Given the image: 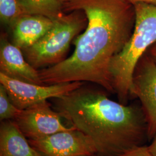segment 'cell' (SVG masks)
Segmentation results:
<instances>
[{"mask_svg":"<svg viewBox=\"0 0 156 156\" xmlns=\"http://www.w3.org/2000/svg\"><path fill=\"white\" fill-rule=\"evenodd\" d=\"M83 12L87 24L68 58L39 71L47 85L90 82L115 93L110 66L134 30V5L127 0H66L64 12Z\"/></svg>","mask_w":156,"mask_h":156,"instance_id":"cell-1","label":"cell"},{"mask_svg":"<svg viewBox=\"0 0 156 156\" xmlns=\"http://www.w3.org/2000/svg\"><path fill=\"white\" fill-rule=\"evenodd\" d=\"M55 109L71 126L88 136L100 156H120L140 146L147 136L143 109L81 86L55 98Z\"/></svg>","mask_w":156,"mask_h":156,"instance_id":"cell-2","label":"cell"},{"mask_svg":"<svg viewBox=\"0 0 156 156\" xmlns=\"http://www.w3.org/2000/svg\"><path fill=\"white\" fill-rule=\"evenodd\" d=\"M134 30L127 42L112 60L110 73L115 93L126 104L131 95L134 73L146 50L156 43V6L145 3L134 4Z\"/></svg>","mask_w":156,"mask_h":156,"instance_id":"cell-3","label":"cell"},{"mask_svg":"<svg viewBox=\"0 0 156 156\" xmlns=\"http://www.w3.org/2000/svg\"><path fill=\"white\" fill-rule=\"evenodd\" d=\"M87 24L83 12L76 10L65 13L53 20L52 27L42 38L22 50L27 62L35 69L62 62L73 39Z\"/></svg>","mask_w":156,"mask_h":156,"instance_id":"cell-4","label":"cell"},{"mask_svg":"<svg viewBox=\"0 0 156 156\" xmlns=\"http://www.w3.org/2000/svg\"><path fill=\"white\" fill-rule=\"evenodd\" d=\"M0 84L5 88L12 103L24 110L49 98H59L80 87L83 82L39 85L10 78L0 73Z\"/></svg>","mask_w":156,"mask_h":156,"instance_id":"cell-5","label":"cell"},{"mask_svg":"<svg viewBox=\"0 0 156 156\" xmlns=\"http://www.w3.org/2000/svg\"><path fill=\"white\" fill-rule=\"evenodd\" d=\"M62 118L44 101L21 110L13 120L28 140H36L73 128L64 126Z\"/></svg>","mask_w":156,"mask_h":156,"instance_id":"cell-6","label":"cell"},{"mask_svg":"<svg viewBox=\"0 0 156 156\" xmlns=\"http://www.w3.org/2000/svg\"><path fill=\"white\" fill-rule=\"evenodd\" d=\"M28 141L43 156H93L97 154L92 140L74 127L41 139Z\"/></svg>","mask_w":156,"mask_h":156,"instance_id":"cell-7","label":"cell"},{"mask_svg":"<svg viewBox=\"0 0 156 156\" xmlns=\"http://www.w3.org/2000/svg\"><path fill=\"white\" fill-rule=\"evenodd\" d=\"M131 95L141 102L147 126V136L156 133V63L145 54L136 67Z\"/></svg>","mask_w":156,"mask_h":156,"instance_id":"cell-8","label":"cell"},{"mask_svg":"<svg viewBox=\"0 0 156 156\" xmlns=\"http://www.w3.org/2000/svg\"><path fill=\"white\" fill-rule=\"evenodd\" d=\"M22 50L1 37L0 46V69L6 76L30 83L44 85L39 71L30 65Z\"/></svg>","mask_w":156,"mask_h":156,"instance_id":"cell-9","label":"cell"},{"mask_svg":"<svg viewBox=\"0 0 156 156\" xmlns=\"http://www.w3.org/2000/svg\"><path fill=\"white\" fill-rule=\"evenodd\" d=\"M53 25V21L49 17L39 15L23 14L10 27L13 44L22 50L27 49L42 38Z\"/></svg>","mask_w":156,"mask_h":156,"instance_id":"cell-10","label":"cell"},{"mask_svg":"<svg viewBox=\"0 0 156 156\" xmlns=\"http://www.w3.org/2000/svg\"><path fill=\"white\" fill-rule=\"evenodd\" d=\"M0 156H43L30 145L13 120L2 121L0 125Z\"/></svg>","mask_w":156,"mask_h":156,"instance_id":"cell-11","label":"cell"},{"mask_svg":"<svg viewBox=\"0 0 156 156\" xmlns=\"http://www.w3.org/2000/svg\"><path fill=\"white\" fill-rule=\"evenodd\" d=\"M66 0H17L24 14L39 15L53 21L62 16Z\"/></svg>","mask_w":156,"mask_h":156,"instance_id":"cell-12","label":"cell"},{"mask_svg":"<svg viewBox=\"0 0 156 156\" xmlns=\"http://www.w3.org/2000/svg\"><path fill=\"white\" fill-rule=\"evenodd\" d=\"M23 14L17 0H0V19L2 24L11 27L13 23Z\"/></svg>","mask_w":156,"mask_h":156,"instance_id":"cell-13","label":"cell"},{"mask_svg":"<svg viewBox=\"0 0 156 156\" xmlns=\"http://www.w3.org/2000/svg\"><path fill=\"white\" fill-rule=\"evenodd\" d=\"M21 110L12 102L5 88L0 84V120L1 122L13 120Z\"/></svg>","mask_w":156,"mask_h":156,"instance_id":"cell-14","label":"cell"},{"mask_svg":"<svg viewBox=\"0 0 156 156\" xmlns=\"http://www.w3.org/2000/svg\"><path fill=\"white\" fill-rule=\"evenodd\" d=\"M120 156H154L148 146L140 145L136 146L124 153Z\"/></svg>","mask_w":156,"mask_h":156,"instance_id":"cell-15","label":"cell"},{"mask_svg":"<svg viewBox=\"0 0 156 156\" xmlns=\"http://www.w3.org/2000/svg\"><path fill=\"white\" fill-rule=\"evenodd\" d=\"M133 5L138 3H145L156 6V0H127Z\"/></svg>","mask_w":156,"mask_h":156,"instance_id":"cell-16","label":"cell"},{"mask_svg":"<svg viewBox=\"0 0 156 156\" xmlns=\"http://www.w3.org/2000/svg\"><path fill=\"white\" fill-rule=\"evenodd\" d=\"M153 138V140H152V142L151 145L148 146V147L153 155L156 156V133Z\"/></svg>","mask_w":156,"mask_h":156,"instance_id":"cell-17","label":"cell"},{"mask_svg":"<svg viewBox=\"0 0 156 156\" xmlns=\"http://www.w3.org/2000/svg\"><path fill=\"white\" fill-rule=\"evenodd\" d=\"M149 56L156 63V43L150 49Z\"/></svg>","mask_w":156,"mask_h":156,"instance_id":"cell-18","label":"cell"},{"mask_svg":"<svg viewBox=\"0 0 156 156\" xmlns=\"http://www.w3.org/2000/svg\"></svg>","mask_w":156,"mask_h":156,"instance_id":"cell-19","label":"cell"}]
</instances>
